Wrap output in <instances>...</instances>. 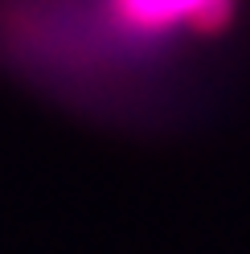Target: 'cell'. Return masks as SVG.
I'll return each mask as SVG.
<instances>
[{
  "instance_id": "cell-1",
  "label": "cell",
  "mask_w": 250,
  "mask_h": 254,
  "mask_svg": "<svg viewBox=\"0 0 250 254\" xmlns=\"http://www.w3.org/2000/svg\"><path fill=\"white\" fill-rule=\"evenodd\" d=\"M234 17L238 0H0V66L82 115L144 123L173 99L181 50Z\"/></svg>"
}]
</instances>
